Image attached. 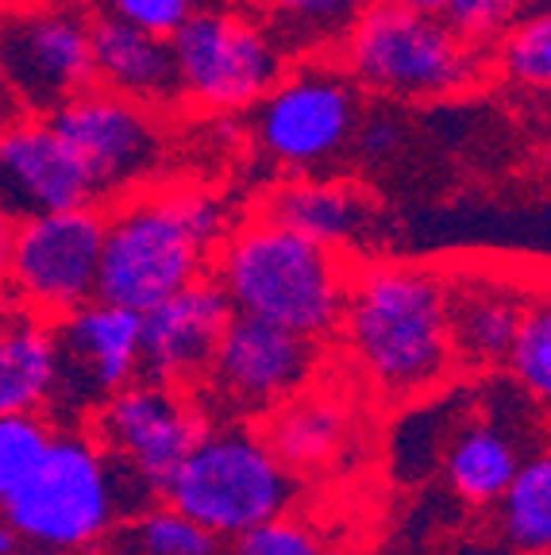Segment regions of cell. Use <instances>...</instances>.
Wrapping results in <instances>:
<instances>
[{"mask_svg": "<svg viewBox=\"0 0 551 555\" xmlns=\"http://www.w3.org/2000/svg\"><path fill=\"white\" fill-rule=\"evenodd\" d=\"M317 374V339L235 312L205 371V393L228 413H274L293 393L309 390Z\"/></svg>", "mask_w": 551, "mask_h": 555, "instance_id": "obj_13", "label": "cell"}, {"mask_svg": "<svg viewBox=\"0 0 551 555\" xmlns=\"http://www.w3.org/2000/svg\"><path fill=\"white\" fill-rule=\"evenodd\" d=\"M270 16V31L285 51H320L339 47L359 12L371 0H262Z\"/></svg>", "mask_w": 551, "mask_h": 555, "instance_id": "obj_24", "label": "cell"}, {"mask_svg": "<svg viewBox=\"0 0 551 555\" xmlns=\"http://www.w3.org/2000/svg\"><path fill=\"white\" fill-rule=\"evenodd\" d=\"M0 74L20 113L47 116L97 86L89 16L69 4H24L0 12Z\"/></svg>", "mask_w": 551, "mask_h": 555, "instance_id": "obj_12", "label": "cell"}, {"mask_svg": "<svg viewBox=\"0 0 551 555\" xmlns=\"http://www.w3.org/2000/svg\"><path fill=\"white\" fill-rule=\"evenodd\" d=\"M521 463H525L521 440L498 413L471 416L466 425L456 428L448 451H444V475H448L451 490L478 509L498 505Z\"/></svg>", "mask_w": 551, "mask_h": 555, "instance_id": "obj_21", "label": "cell"}, {"mask_svg": "<svg viewBox=\"0 0 551 555\" xmlns=\"http://www.w3.org/2000/svg\"><path fill=\"white\" fill-rule=\"evenodd\" d=\"M355 143L367 158H389L401 147V128H397L394 116H362L359 128H355Z\"/></svg>", "mask_w": 551, "mask_h": 555, "instance_id": "obj_32", "label": "cell"}, {"mask_svg": "<svg viewBox=\"0 0 551 555\" xmlns=\"http://www.w3.org/2000/svg\"><path fill=\"white\" fill-rule=\"evenodd\" d=\"M181 104L201 113L255 108L285 74V47L247 12L201 4L170 35Z\"/></svg>", "mask_w": 551, "mask_h": 555, "instance_id": "obj_7", "label": "cell"}, {"mask_svg": "<svg viewBox=\"0 0 551 555\" xmlns=\"http://www.w3.org/2000/svg\"><path fill=\"white\" fill-rule=\"evenodd\" d=\"M213 282L225 289L232 312L320 344L339 332L351 267L332 247L251 217L216 247Z\"/></svg>", "mask_w": 551, "mask_h": 555, "instance_id": "obj_3", "label": "cell"}, {"mask_svg": "<svg viewBox=\"0 0 551 555\" xmlns=\"http://www.w3.org/2000/svg\"><path fill=\"white\" fill-rule=\"evenodd\" d=\"M101 205L97 185L47 116L16 113L0 124V217L24 224Z\"/></svg>", "mask_w": 551, "mask_h": 555, "instance_id": "obj_15", "label": "cell"}, {"mask_svg": "<svg viewBox=\"0 0 551 555\" xmlns=\"http://www.w3.org/2000/svg\"><path fill=\"white\" fill-rule=\"evenodd\" d=\"M382 4H397V9H409V12H428V16H439L448 0H382Z\"/></svg>", "mask_w": 551, "mask_h": 555, "instance_id": "obj_34", "label": "cell"}, {"mask_svg": "<svg viewBox=\"0 0 551 555\" xmlns=\"http://www.w3.org/2000/svg\"><path fill=\"white\" fill-rule=\"evenodd\" d=\"M228 240V205L201 185L139 190L104 208L101 301L146 312L197 278Z\"/></svg>", "mask_w": 551, "mask_h": 555, "instance_id": "obj_2", "label": "cell"}, {"mask_svg": "<svg viewBox=\"0 0 551 555\" xmlns=\"http://www.w3.org/2000/svg\"><path fill=\"white\" fill-rule=\"evenodd\" d=\"M12 243H16V224L0 217V282L9 274V259H12Z\"/></svg>", "mask_w": 551, "mask_h": 555, "instance_id": "obj_33", "label": "cell"}, {"mask_svg": "<svg viewBox=\"0 0 551 555\" xmlns=\"http://www.w3.org/2000/svg\"><path fill=\"white\" fill-rule=\"evenodd\" d=\"M505 366L528 398L551 409V286H533L525 321L509 347Z\"/></svg>", "mask_w": 551, "mask_h": 555, "instance_id": "obj_25", "label": "cell"}, {"mask_svg": "<svg viewBox=\"0 0 551 555\" xmlns=\"http://www.w3.org/2000/svg\"><path fill=\"white\" fill-rule=\"evenodd\" d=\"M536 9H540V0H448L439 16L448 20V27L463 43L494 54V47Z\"/></svg>", "mask_w": 551, "mask_h": 555, "instance_id": "obj_29", "label": "cell"}, {"mask_svg": "<svg viewBox=\"0 0 551 555\" xmlns=\"http://www.w3.org/2000/svg\"><path fill=\"white\" fill-rule=\"evenodd\" d=\"M113 555H136V552H113Z\"/></svg>", "mask_w": 551, "mask_h": 555, "instance_id": "obj_38", "label": "cell"}, {"mask_svg": "<svg viewBox=\"0 0 551 555\" xmlns=\"http://www.w3.org/2000/svg\"><path fill=\"white\" fill-rule=\"evenodd\" d=\"M16 113H20V104H16V96L9 93V81H4V74H0V124L12 120Z\"/></svg>", "mask_w": 551, "mask_h": 555, "instance_id": "obj_36", "label": "cell"}, {"mask_svg": "<svg viewBox=\"0 0 551 555\" xmlns=\"http://www.w3.org/2000/svg\"><path fill=\"white\" fill-rule=\"evenodd\" d=\"M494 513L501 540L517 555L551 552V451H536L521 463Z\"/></svg>", "mask_w": 551, "mask_h": 555, "instance_id": "obj_23", "label": "cell"}, {"mask_svg": "<svg viewBox=\"0 0 551 555\" xmlns=\"http://www.w3.org/2000/svg\"><path fill=\"white\" fill-rule=\"evenodd\" d=\"M235 555H328V547L309 525L282 513L235 537Z\"/></svg>", "mask_w": 551, "mask_h": 555, "instance_id": "obj_30", "label": "cell"}, {"mask_svg": "<svg viewBox=\"0 0 551 555\" xmlns=\"http://www.w3.org/2000/svg\"><path fill=\"white\" fill-rule=\"evenodd\" d=\"M47 120L81 158L101 205L146 190L166 163V135L155 108L101 86L69 96L54 113H47Z\"/></svg>", "mask_w": 551, "mask_h": 555, "instance_id": "obj_9", "label": "cell"}, {"mask_svg": "<svg viewBox=\"0 0 551 555\" xmlns=\"http://www.w3.org/2000/svg\"><path fill=\"white\" fill-rule=\"evenodd\" d=\"M533 555H551V552H533Z\"/></svg>", "mask_w": 551, "mask_h": 555, "instance_id": "obj_39", "label": "cell"}, {"mask_svg": "<svg viewBox=\"0 0 551 555\" xmlns=\"http://www.w3.org/2000/svg\"><path fill=\"white\" fill-rule=\"evenodd\" d=\"M54 344L59 390L51 405L62 413L101 409L143 374V312L97 297L54 321Z\"/></svg>", "mask_w": 551, "mask_h": 555, "instance_id": "obj_14", "label": "cell"}, {"mask_svg": "<svg viewBox=\"0 0 551 555\" xmlns=\"http://www.w3.org/2000/svg\"><path fill=\"white\" fill-rule=\"evenodd\" d=\"M101 247V205L24 220V224H16L4 286L27 312L43 317V321H62L66 312L97 301Z\"/></svg>", "mask_w": 551, "mask_h": 555, "instance_id": "obj_10", "label": "cell"}, {"mask_svg": "<svg viewBox=\"0 0 551 555\" xmlns=\"http://www.w3.org/2000/svg\"><path fill=\"white\" fill-rule=\"evenodd\" d=\"M347 78L394 101H439L466 93L490 54L474 51L444 16L371 0L339 43Z\"/></svg>", "mask_w": 551, "mask_h": 555, "instance_id": "obj_4", "label": "cell"}, {"mask_svg": "<svg viewBox=\"0 0 551 555\" xmlns=\"http://www.w3.org/2000/svg\"><path fill=\"white\" fill-rule=\"evenodd\" d=\"M235 312L213 278H197L185 289L143 312V374L166 386H193L205 378L220 336Z\"/></svg>", "mask_w": 551, "mask_h": 555, "instance_id": "obj_16", "label": "cell"}, {"mask_svg": "<svg viewBox=\"0 0 551 555\" xmlns=\"http://www.w3.org/2000/svg\"><path fill=\"white\" fill-rule=\"evenodd\" d=\"M351 409L336 393L302 390L270 413L267 440L290 470L332 467L351 443Z\"/></svg>", "mask_w": 551, "mask_h": 555, "instance_id": "obj_22", "label": "cell"}, {"mask_svg": "<svg viewBox=\"0 0 551 555\" xmlns=\"http://www.w3.org/2000/svg\"><path fill=\"white\" fill-rule=\"evenodd\" d=\"M16 555H62V552H51V547H35V544H27V547H20Z\"/></svg>", "mask_w": 551, "mask_h": 555, "instance_id": "obj_37", "label": "cell"}, {"mask_svg": "<svg viewBox=\"0 0 551 555\" xmlns=\"http://www.w3.org/2000/svg\"><path fill=\"white\" fill-rule=\"evenodd\" d=\"M201 4H205V0H108V12L128 20V24L143 27V31L170 39Z\"/></svg>", "mask_w": 551, "mask_h": 555, "instance_id": "obj_31", "label": "cell"}, {"mask_svg": "<svg viewBox=\"0 0 551 555\" xmlns=\"http://www.w3.org/2000/svg\"><path fill=\"white\" fill-rule=\"evenodd\" d=\"M344 347L374 393L413 401L444 386L456 366L448 282L417 262H362L347 282Z\"/></svg>", "mask_w": 551, "mask_h": 555, "instance_id": "obj_1", "label": "cell"}, {"mask_svg": "<svg viewBox=\"0 0 551 555\" xmlns=\"http://www.w3.org/2000/svg\"><path fill=\"white\" fill-rule=\"evenodd\" d=\"M20 547H24V540H20V532L12 529L9 520L0 517V555H16Z\"/></svg>", "mask_w": 551, "mask_h": 555, "instance_id": "obj_35", "label": "cell"}, {"mask_svg": "<svg viewBox=\"0 0 551 555\" xmlns=\"http://www.w3.org/2000/svg\"><path fill=\"white\" fill-rule=\"evenodd\" d=\"M89 43H93V74L101 89L146 108H166L181 101L170 39L143 31L113 12H97L89 16Z\"/></svg>", "mask_w": 551, "mask_h": 555, "instance_id": "obj_19", "label": "cell"}, {"mask_svg": "<svg viewBox=\"0 0 551 555\" xmlns=\"http://www.w3.org/2000/svg\"><path fill=\"white\" fill-rule=\"evenodd\" d=\"M54 425L43 413H4L0 416V505L31 482L39 463L54 443Z\"/></svg>", "mask_w": 551, "mask_h": 555, "instance_id": "obj_26", "label": "cell"}, {"mask_svg": "<svg viewBox=\"0 0 551 555\" xmlns=\"http://www.w3.org/2000/svg\"><path fill=\"white\" fill-rule=\"evenodd\" d=\"M259 217L285 228L293 235L320 243V247H351L362 243L374 228V201L351 182L339 178H317V173H297L278 182L259 201Z\"/></svg>", "mask_w": 551, "mask_h": 555, "instance_id": "obj_18", "label": "cell"}, {"mask_svg": "<svg viewBox=\"0 0 551 555\" xmlns=\"http://www.w3.org/2000/svg\"><path fill=\"white\" fill-rule=\"evenodd\" d=\"M359 120V86L347 69L328 59H305L255 104V143L282 170L317 173L351 143Z\"/></svg>", "mask_w": 551, "mask_h": 555, "instance_id": "obj_8", "label": "cell"}, {"mask_svg": "<svg viewBox=\"0 0 551 555\" xmlns=\"http://www.w3.org/2000/svg\"><path fill=\"white\" fill-rule=\"evenodd\" d=\"M59 390L54 321L27 309L0 312V416L43 413Z\"/></svg>", "mask_w": 551, "mask_h": 555, "instance_id": "obj_20", "label": "cell"}, {"mask_svg": "<svg viewBox=\"0 0 551 555\" xmlns=\"http://www.w3.org/2000/svg\"><path fill=\"white\" fill-rule=\"evenodd\" d=\"M124 494L128 478L97 436L59 433L31 482L0 505V517L24 544L74 555L101 544L116 529L120 513L128 509Z\"/></svg>", "mask_w": 551, "mask_h": 555, "instance_id": "obj_6", "label": "cell"}, {"mask_svg": "<svg viewBox=\"0 0 551 555\" xmlns=\"http://www.w3.org/2000/svg\"><path fill=\"white\" fill-rule=\"evenodd\" d=\"M448 282V321L456 363L490 371L505 363L525 321L533 286L501 270H456Z\"/></svg>", "mask_w": 551, "mask_h": 555, "instance_id": "obj_17", "label": "cell"}, {"mask_svg": "<svg viewBox=\"0 0 551 555\" xmlns=\"http://www.w3.org/2000/svg\"><path fill=\"white\" fill-rule=\"evenodd\" d=\"M97 440L113 455L120 475L143 502L163 494L174 470L205 433V413L185 398V390L166 382H131L97 409Z\"/></svg>", "mask_w": 551, "mask_h": 555, "instance_id": "obj_11", "label": "cell"}, {"mask_svg": "<svg viewBox=\"0 0 551 555\" xmlns=\"http://www.w3.org/2000/svg\"><path fill=\"white\" fill-rule=\"evenodd\" d=\"M163 494L213 537L235 540L262 520L282 517L297 482L259 428L205 425Z\"/></svg>", "mask_w": 551, "mask_h": 555, "instance_id": "obj_5", "label": "cell"}, {"mask_svg": "<svg viewBox=\"0 0 551 555\" xmlns=\"http://www.w3.org/2000/svg\"><path fill=\"white\" fill-rule=\"evenodd\" d=\"M501 78L521 89H551V4H540L494 47Z\"/></svg>", "mask_w": 551, "mask_h": 555, "instance_id": "obj_27", "label": "cell"}, {"mask_svg": "<svg viewBox=\"0 0 551 555\" xmlns=\"http://www.w3.org/2000/svg\"><path fill=\"white\" fill-rule=\"evenodd\" d=\"M136 555H220V537L201 529L181 509L166 505H146L131 525Z\"/></svg>", "mask_w": 551, "mask_h": 555, "instance_id": "obj_28", "label": "cell"}]
</instances>
